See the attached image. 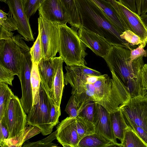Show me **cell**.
<instances>
[{"label":"cell","mask_w":147,"mask_h":147,"mask_svg":"<svg viewBox=\"0 0 147 147\" xmlns=\"http://www.w3.org/2000/svg\"><path fill=\"white\" fill-rule=\"evenodd\" d=\"M131 51L127 48L112 45L103 59L110 71L115 75L126 87L131 97L144 96L147 93L143 89L141 71L144 64L143 57L130 61Z\"/></svg>","instance_id":"obj_1"},{"label":"cell","mask_w":147,"mask_h":147,"mask_svg":"<svg viewBox=\"0 0 147 147\" xmlns=\"http://www.w3.org/2000/svg\"><path fill=\"white\" fill-rule=\"evenodd\" d=\"M80 18L81 26L102 36L111 45L132 47L121 36L102 10L91 0H75Z\"/></svg>","instance_id":"obj_2"},{"label":"cell","mask_w":147,"mask_h":147,"mask_svg":"<svg viewBox=\"0 0 147 147\" xmlns=\"http://www.w3.org/2000/svg\"><path fill=\"white\" fill-rule=\"evenodd\" d=\"M59 56L67 65L85 66L86 47L81 40L77 31L66 24L58 23Z\"/></svg>","instance_id":"obj_3"},{"label":"cell","mask_w":147,"mask_h":147,"mask_svg":"<svg viewBox=\"0 0 147 147\" xmlns=\"http://www.w3.org/2000/svg\"><path fill=\"white\" fill-rule=\"evenodd\" d=\"M23 39L21 35H17L11 39L0 40V64L18 78L22 56L30 49Z\"/></svg>","instance_id":"obj_4"},{"label":"cell","mask_w":147,"mask_h":147,"mask_svg":"<svg viewBox=\"0 0 147 147\" xmlns=\"http://www.w3.org/2000/svg\"><path fill=\"white\" fill-rule=\"evenodd\" d=\"M40 99L36 104L32 105L28 113V124L40 129L42 135L46 136L53 131L49 123L51 109V98L49 91L40 82L39 88Z\"/></svg>","instance_id":"obj_5"},{"label":"cell","mask_w":147,"mask_h":147,"mask_svg":"<svg viewBox=\"0 0 147 147\" xmlns=\"http://www.w3.org/2000/svg\"><path fill=\"white\" fill-rule=\"evenodd\" d=\"M38 33L40 36L42 58H52L59 52L58 23L47 20L39 16L38 19Z\"/></svg>","instance_id":"obj_6"},{"label":"cell","mask_w":147,"mask_h":147,"mask_svg":"<svg viewBox=\"0 0 147 147\" xmlns=\"http://www.w3.org/2000/svg\"><path fill=\"white\" fill-rule=\"evenodd\" d=\"M27 115L20 102L16 96L11 99L0 122L6 127L9 134L8 139L19 134L26 127Z\"/></svg>","instance_id":"obj_7"},{"label":"cell","mask_w":147,"mask_h":147,"mask_svg":"<svg viewBox=\"0 0 147 147\" xmlns=\"http://www.w3.org/2000/svg\"><path fill=\"white\" fill-rule=\"evenodd\" d=\"M32 62L30 51L24 54L22 57L20 80L22 88V96L20 99L26 113L31 110L33 105V96L30 82Z\"/></svg>","instance_id":"obj_8"},{"label":"cell","mask_w":147,"mask_h":147,"mask_svg":"<svg viewBox=\"0 0 147 147\" xmlns=\"http://www.w3.org/2000/svg\"><path fill=\"white\" fill-rule=\"evenodd\" d=\"M121 109L123 113L147 132V94L131 97Z\"/></svg>","instance_id":"obj_9"},{"label":"cell","mask_w":147,"mask_h":147,"mask_svg":"<svg viewBox=\"0 0 147 147\" xmlns=\"http://www.w3.org/2000/svg\"><path fill=\"white\" fill-rule=\"evenodd\" d=\"M9 11L16 20L18 32L24 39L29 42L34 38L29 20L25 13L22 0H7Z\"/></svg>","instance_id":"obj_10"},{"label":"cell","mask_w":147,"mask_h":147,"mask_svg":"<svg viewBox=\"0 0 147 147\" xmlns=\"http://www.w3.org/2000/svg\"><path fill=\"white\" fill-rule=\"evenodd\" d=\"M39 16L49 21L69 23L67 13L60 0H44L38 9Z\"/></svg>","instance_id":"obj_11"},{"label":"cell","mask_w":147,"mask_h":147,"mask_svg":"<svg viewBox=\"0 0 147 147\" xmlns=\"http://www.w3.org/2000/svg\"><path fill=\"white\" fill-rule=\"evenodd\" d=\"M56 139L64 147H78L80 142L76 117H67L62 120L57 129Z\"/></svg>","instance_id":"obj_12"},{"label":"cell","mask_w":147,"mask_h":147,"mask_svg":"<svg viewBox=\"0 0 147 147\" xmlns=\"http://www.w3.org/2000/svg\"><path fill=\"white\" fill-rule=\"evenodd\" d=\"M82 42L96 55L104 58L112 46L99 35L81 26L78 32Z\"/></svg>","instance_id":"obj_13"},{"label":"cell","mask_w":147,"mask_h":147,"mask_svg":"<svg viewBox=\"0 0 147 147\" xmlns=\"http://www.w3.org/2000/svg\"><path fill=\"white\" fill-rule=\"evenodd\" d=\"M117 3L123 20L128 30L139 37L144 47L147 44V27L141 19L140 16L118 1Z\"/></svg>","instance_id":"obj_14"},{"label":"cell","mask_w":147,"mask_h":147,"mask_svg":"<svg viewBox=\"0 0 147 147\" xmlns=\"http://www.w3.org/2000/svg\"><path fill=\"white\" fill-rule=\"evenodd\" d=\"M95 133L118 144L111 125L109 112L100 104L96 103L93 120Z\"/></svg>","instance_id":"obj_15"},{"label":"cell","mask_w":147,"mask_h":147,"mask_svg":"<svg viewBox=\"0 0 147 147\" xmlns=\"http://www.w3.org/2000/svg\"><path fill=\"white\" fill-rule=\"evenodd\" d=\"M54 68V77L53 82V89L50 97L53 98L57 109H60V106L64 87V74L63 65L64 62L60 57H55L53 58Z\"/></svg>","instance_id":"obj_16"},{"label":"cell","mask_w":147,"mask_h":147,"mask_svg":"<svg viewBox=\"0 0 147 147\" xmlns=\"http://www.w3.org/2000/svg\"><path fill=\"white\" fill-rule=\"evenodd\" d=\"M37 66L41 82L49 91L50 94L53 90L55 73L53 58H42Z\"/></svg>","instance_id":"obj_17"},{"label":"cell","mask_w":147,"mask_h":147,"mask_svg":"<svg viewBox=\"0 0 147 147\" xmlns=\"http://www.w3.org/2000/svg\"><path fill=\"white\" fill-rule=\"evenodd\" d=\"M39 128L34 126H26L24 128L15 136L5 139L0 144L2 147H21L27 140L41 132Z\"/></svg>","instance_id":"obj_18"},{"label":"cell","mask_w":147,"mask_h":147,"mask_svg":"<svg viewBox=\"0 0 147 147\" xmlns=\"http://www.w3.org/2000/svg\"><path fill=\"white\" fill-rule=\"evenodd\" d=\"M106 14L112 24L121 33L128 30L124 21L109 4L101 0H91Z\"/></svg>","instance_id":"obj_19"},{"label":"cell","mask_w":147,"mask_h":147,"mask_svg":"<svg viewBox=\"0 0 147 147\" xmlns=\"http://www.w3.org/2000/svg\"><path fill=\"white\" fill-rule=\"evenodd\" d=\"M109 116L115 136L122 143L128 126L124 118L121 109L112 113L109 112Z\"/></svg>","instance_id":"obj_20"},{"label":"cell","mask_w":147,"mask_h":147,"mask_svg":"<svg viewBox=\"0 0 147 147\" xmlns=\"http://www.w3.org/2000/svg\"><path fill=\"white\" fill-rule=\"evenodd\" d=\"M121 147V143L116 144L98 134H94L87 136L80 142L78 147Z\"/></svg>","instance_id":"obj_21"},{"label":"cell","mask_w":147,"mask_h":147,"mask_svg":"<svg viewBox=\"0 0 147 147\" xmlns=\"http://www.w3.org/2000/svg\"><path fill=\"white\" fill-rule=\"evenodd\" d=\"M67 13L69 23L71 28L77 31L81 26L80 14L75 0H60Z\"/></svg>","instance_id":"obj_22"},{"label":"cell","mask_w":147,"mask_h":147,"mask_svg":"<svg viewBox=\"0 0 147 147\" xmlns=\"http://www.w3.org/2000/svg\"><path fill=\"white\" fill-rule=\"evenodd\" d=\"M77 132L80 141L83 138L95 133L93 122L82 117H76Z\"/></svg>","instance_id":"obj_23"},{"label":"cell","mask_w":147,"mask_h":147,"mask_svg":"<svg viewBox=\"0 0 147 147\" xmlns=\"http://www.w3.org/2000/svg\"><path fill=\"white\" fill-rule=\"evenodd\" d=\"M122 147H147V146L137 134L128 126L125 130Z\"/></svg>","instance_id":"obj_24"},{"label":"cell","mask_w":147,"mask_h":147,"mask_svg":"<svg viewBox=\"0 0 147 147\" xmlns=\"http://www.w3.org/2000/svg\"><path fill=\"white\" fill-rule=\"evenodd\" d=\"M30 82L32 93L33 105L36 104L40 99L39 88L41 79L37 65L33 63L31 74Z\"/></svg>","instance_id":"obj_25"},{"label":"cell","mask_w":147,"mask_h":147,"mask_svg":"<svg viewBox=\"0 0 147 147\" xmlns=\"http://www.w3.org/2000/svg\"><path fill=\"white\" fill-rule=\"evenodd\" d=\"M14 96L7 84L0 82V120L3 116L11 99Z\"/></svg>","instance_id":"obj_26"},{"label":"cell","mask_w":147,"mask_h":147,"mask_svg":"<svg viewBox=\"0 0 147 147\" xmlns=\"http://www.w3.org/2000/svg\"><path fill=\"white\" fill-rule=\"evenodd\" d=\"M0 27L9 31L18 30L16 21L9 11L7 13L0 10Z\"/></svg>","instance_id":"obj_27"},{"label":"cell","mask_w":147,"mask_h":147,"mask_svg":"<svg viewBox=\"0 0 147 147\" xmlns=\"http://www.w3.org/2000/svg\"><path fill=\"white\" fill-rule=\"evenodd\" d=\"M30 53L32 63L38 65L42 58L40 36L38 33L36 41L32 47L30 48Z\"/></svg>","instance_id":"obj_28"},{"label":"cell","mask_w":147,"mask_h":147,"mask_svg":"<svg viewBox=\"0 0 147 147\" xmlns=\"http://www.w3.org/2000/svg\"><path fill=\"white\" fill-rule=\"evenodd\" d=\"M57 130L49 136L41 140L35 142H27L23 147H57L56 145L52 142L56 139Z\"/></svg>","instance_id":"obj_29"},{"label":"cell","mask_w":147,"mask_h":147,"mask_svg":"<svg viewBox=\"0 0 147 147\" xmlns=\"http://www.w3.org/2000/svg\"><path fill=\"white\" fill-rule=\"evenodd\" d=\"M122 114L128 126L137 134L147 146V132L142 127L136 125L126 115L123 113Z\"/></svg>","instance_id":"obj_30"},{"label":"cell","mask_w":147,"mask_h":147,"mask_svg":"<svg viewBox=\"0 0 147 147\" xmlns=\"http://www.w3.org/2000/svg\"><path fill=\"white\" fill-rule=\"evenodd\" d=\"M81 110L74 96L72 94L67 105L65 111L69 117H76L79 115Z\"/></svg>","instance_id":"obj_31"},{"label":"cell","mask_w":147,"mask_h":147,"mask_svg":"<svg viewBox=\"0 0 147 147\" xmlns=\"http://www.w3.org/2000/svg\"><path fill=\"white\" fill-rule=\"evenodd\" d=\"M44 0H28L23 4L25 13L29 19L38 10Z\"/></svg>","instance_id":"obj_32"},{"label":"cell","mask_w":147,"mask_h":147,"mask_svg":"<svg viewBox=\"0 0 147 147\" xmlns=\"http://www.w3.org/2000/svg\"><path fill=\"white\" fill-rule=\"evenodd\" d=\"M96 103L93 101L87 103L84 105L78 116L86 118L93 122Z\"/></svg>","instance_id":"obj_33"},{"label":"cell","mask_w":147,"mask_h":147,"mask_svg":"<svg viewBox=\"0 0 147 147\" xmlns=\"http://www.w3.org/2000/svg\"><path fill=\"white\" fill-rule=\"evenodd\" d=\"M121 36L131 46H139L142 44V42L139 37L130 30H126L122 33Z\"/></svg>","instance_id":"obj_34"},{"label":"cell","mask_w":147,"mask_h":147,"mask_svg":"<svg viewBox=\"0 0 147 147\" xmlns=\"http://www.w3.org/2000/svg\"><path fill=\"white\" fill-rule=\"evenodd\" d=\"M14 74L10 70L0 64V82L12 86Z\"/></svg>","instance_id":"obj_35"},{"label":"cell","mask_w":147,"mask_h":147,"mask_svg":"<svg viewBox=\"0 0 147 147\" xmlns=\"http://www.w3.org/2000/svg\"><path fill=\"white\" fill-rule=\"evenodd\" d=\"M51 98V109L49 118V123L53 129L59 122V117L61 115V109H57L54 100Z\"/></svg>","instance_id":"obj_36"},{"label":"cell","mask_w":147,"mask_h":147,"mask_svg":"<svg viewBox=\"0 0 147 147\" xmlns=\"http://www.w3.org/2000/svg\"><path fill=\"white\" fill-rule=\"evenodd\" d=\"M142 44L140 45L137 48L130 50V59L132 62L134 60L140 57H147V50H145Z\"/></svg>","instance_id":"obj_37"},{"label":"cell","mask_w":147,"mask_h":147,"mask_svg":"<svg viewBox=\"0 0 147 147\" xmlns=\"http://www.w3.org/2000/svg\"><path fill=\"white\" fill-rule=\"evenodd\" d=\"M141 78L142 88L147 93V64H144L142 69Z\"/></svg>","instance_id":"obj_38"},{"label":"cell","mask_w":147,"mask_h":147,"mask_svg":"<svg viewBox=\"0 0 147 147\" xmlns=\"http://www.w3.org/2000/svg\"><path fill=\"white\" fill-rule=\"evenodd\" d=\"M0 144H1L5 139H8L9 134L8 131L5 125L0 122Z\"/></svg>","instance_id":"obj_39"},{"label":"cell","mask_w":147,"mask_h":147,"mask_svg":"<svg viewBox=\"0 0 147 147\" xmlns=\"http://www.w3.org/2000/svg\"><path fill=\"white\" fill-rule=\"evenodd\" d=\"M118 1L132 11L137 13L135 0H118Z\"/></svg>","instance_id":"obj_40"},{"label":"cell","mask_w":147,"mask_h":147,"mask_svg":"<svg viewBox=\"0 0 147 147\" xmlns=\"http://www.w3.org/2000/svg\"><path fill=\"white\" fill-rule=\"evenodd\" d=\"M13 33L8 31L3 28L0 27V40H10L13 37Z\"/></svg>","instance_id":"obj_41"},{"label":"cell","mask_w":147,"mask_h":147,"mask_svg":"<svg viewBox=\"0 0 147 147\" xmlns=\"http://www.w3.org/2000/svg\"><path fill=\"white\" fill-rule=\"evenodd\" d=\"M103 1L106 2L110 5L116 10L120 16L123 21L121 14L120 11L118 4L117 3V1L116 0H101Z\"/></svg>","instance_id":"obj_42"},{"label":"cell","mask_w":147,"mask_h":147,"mask_svg":"<svg viewBox=\"0 0 147 147\" xmlns=\"http://www.w3.org/2000/svg\"><path fill=\"white\" fill-rule=\"evenodd\" d=\"M147 12V0H142L140 7L141 15Z\"/></svg>","instance_id":"obj_43"},{"label":"cell","mask_w":147,"mask_h":147,"mask_svg":"<svg viewBox=\"0 0 147 147\" xmlns=\"http://www.w3.org/2000/svg\"><path fill=\"white\" fill-rule=\"evenodd\" d=\"M140 17L144 23L147 27V15L146 14H141Z\"/></svg>","instance_id":"obj_44"},{"label":"cell","mask_w":147,"mask_h":147,"mask_svg":"<svg viewBox=\"0 0 147 147\" xmlns=\"http://www.w3.org/2000/svg\"><path fill=\"white\" fill-rule=\"evenodd\" d=\"M1 1L7 3V0H0Z\"/></svg>","instance_id":"obj_45"},{"label":"cell","mask_w":147,"mask_h":147,"mask_svg":"<svg viewBox=\"0 0 147 147\" xmlns=\"http://www.w3.org/2000/svg\"><path fill=\"white\" fill-rule=\"evenodd\" d=\"M23 4L25 3L28 0H22Z\"/></svg>","instance_id":"obj_46"}]
</instances>
